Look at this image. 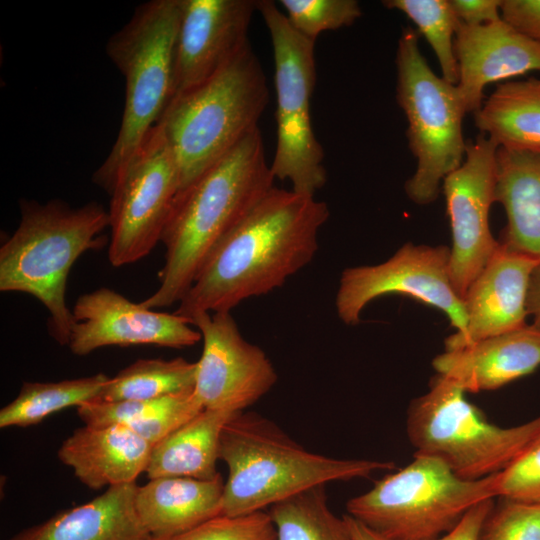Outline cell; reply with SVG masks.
Here are the masks:
<instances>
[{"instance_id": "cell-1", "label": "cell", "mask_w": 540, "mask_h": 540, "mask_svg": "<svg viewBox=\"0 0 540 540\" xmlns=\"http://www.w3.org/2000/svg\"><path fill=\"white\" fill-rule=\"evenodd\" d=\"M328 217L315 196L273 187L215 246L174 313L230 312L281 287L311 262Z\"/></svg>"}, {"instance_id": "cell-2", "label": "cell", "mask_w": 540, "mask_h": 540, "mask_svg": "<svg viewBox=\"0 0 540 540\" xmlns=\"http://www.w3.org/2000/svg\"><path fill=\"white\" fill-rule=\"evenodd\" d=\"M274 179L258 127L180 191L161 238L166 252L160 285L141 304L156 309L180 302L215 246L274 187Z\"/></svg>"}, {"instance_id": "cell-3", "label": "cell", "mask_w": 540, "mask_h": 540, "mask_svg": "<svg viewBox=\"0 0 540 540\" xmlns=\"http://www.w3.org/2000/svg\"><path fill=\"white\" fill-rule=\"evenodd\" d=\"M219 460L228 469L222 513L239 516L334 481L369 478L392 471L390 461L338 459L306 450L276 423L253 412H237L225 423Z\"/></svg>"}, {"instance_id": "cell-4", "label": "cell", "mask_w": 540, "mask_h": 540, "mask_svg": "<svg viewBox=\"0 0 540 540\" xmlns=\"http://www.w3.org/2000/svg\"><path fill=\"white\" fill-rule=\"evenodd\" d=\"M21 218L0 248V290L32 295L48 310L49 334L68 345L74 317L66 305L69 272L86 251L102 247L109 227L105 208L90 202L77 208L55 199L22 200Z\"/></svg>"}, {"instance_id": "cell-5", "label": "cell", "mask_w": 540, "mask_h": 540, "mask_svg": "<svg viewBox=\"0 0 540 540\" xmlns=\"http://www.w3.org/2000/svg\"><path fill=\"white\" fill-rule=\"evenodd\" d=\"M268 100L250 42L212 77L172 99L158 124L178 167L179 192L258 128Z\"/></svg>"}, {"instance_id": "cell-6", "label": "cell", "mask_w": 540, "mask_h": 540, "mask_svg": "<svg viewBox=\"0 0 540 540\" xmlns=\"http://www.w3.org/2000/svg\"><path fill=\"white\" fill-rule=\"evenodd\" d=\"M179 0H151L107 41L106 53L125 79L120 129L92 181L111 195L128 163L175 94Z\"/></svg>"}, {"instance_id": "cell-7", "label": "cell", "mask_w": 540, "mask_h": 540, "mask_svg": "<svg viewBox=\"0 0 540 540\" xmlns=\"http://www.w3.org/2000/svg\"><path fill=\"white\" fill-rule=\"evenodd\" d=\"M495 476L462 479L439 459L414 454L408 465L348 500L347 514L386 540H435L474 505L496 498Z\"/></svg>"}, {"instance_id": "cell-8", "label": "cell", "mask_w": 540, "mask_h": 540, "mask_svg": "<svg viewBox=\"0 0 540 540\" xmlns=\"http://www.w3.org/2000/svg\"><path fill=\"white\" fill-rule=\"evenodd\" d=\"M466 392L436 374L407 409L406 433L415 454L434 457L458 477L479 480L503 471L540 435V416L500 427Z\"/></svg>"}, {"instance_id": "cell-9", "label": "cell", "mask_w": 540, "mask_h": 540, "mask_svg": "<svg viewBox=\"0 0 540 540\" xmlns=\"http://www.w3.org/2000/svg\"><path fill=\"white\" fill-rule=\"evenodd\" d=\"M396 98L408 127V144L417 161L405 183L416 204L434 202L440 184L464 161L467 142L462 123L466 114L457 86L429 67L419 48V33L402 29L396 52Z\"/></svg>"}, {"instance_id": "cell-10", "label": "cell", "mask_w": 540, "mask_h": 540, "mask_svg": "<svg viewBox=\"0 0 540 540\" xmlns=\"http://www.w3.org/2000/svg\"><path fill=\"white\" fill-rule=\"evenodd\" d=\"M274 56L276 149L274 178L296 193L315 196L327 182L324 149L314 134L311 97L316 84L315 42L298 33L272 0H257Z\"/></svg>"}, {"instance_id": "cell-11", "label": "cell", "mask_w": 540, "mask_h": 540, "mask_svg": "<svg viewBox=\"0 0 540 540\" xmlns=\"http://www.w3.org/2000/svg\"><path fill=\"white\" fill-rule=\"evenodd\" d=\"M179 189L174 155L157 124L110 195L108 258L113 266L134 263L161 242Z\"/></svg>"}, {"instance_id": "cell-12", "label": "cell", "mask_w": 540, "mask_h": 540, "mask_svg": "<svg viewBox=\"0 0 540 540\" xmlns=\"http://www.w3.org/2000/svg\"><path fill=\"white\" fill-rule=\"evenodd\" d=\"M391 294L442 311L455 329L454 336L466 332L464 302L450 277L449 247L406 243L383 263L345 269L335 298L337 315L346 325H356L368 303Z\"/></svg>"}, {"instance_id": "cell-13", "label": "cell", "mask_w": 540, "mask_h": 540, "mask_svg": "<svg viewBox=\"0 0 540 540\" xmlns=\"http://www.w3.org/2000/svg\"><path fill=\"white\" fill-rule=\"evenodd\" d=\"M497 149L480 133L467 142L463 163L443 180L452 233L450 277L462 299L499 247L489 225L490 208L496 202Z\"/></svg>"}, {"instance_id": "cell-14", "label": "cell", "mask_w": 540, "mask_h": 540, "mask_svg": "<svg viewBox=\"0 0 540 540\" xmlns=\"http://www.w3.org/2000/svg\"><path fill=\"white\" fill-rule=\"evenodd\" d=\"M190 321L203 340L193 390L203 409L245 411L271 390L278 378L274 366L242 337L229 311L199 312Z\"/></svg>"}, {"instance_id": "cell-15", "label": "cell", "mask_w": 540, "mask_h": 540, "mask_svg": "<svg viewBox=\"0 0 540 540\" xmlns=\"http://www.w3.org/2000/svg\"><path fill=\"white\" fill-rule=\"evenodd\" d=\"M68 347L85 356L105 346L155 345L182 349L202 339L185 317L154 311L106 287L78 297Z\"/></svg>"}, {"instance_id": "cell-16", "label": "cell", "mask_w": 540, "mask_h": 540, "mask_svg": "<svg viewBox=\"0 0 540 540\" xmlns=\"http://www.w3.org/2000/svg\"><path fill=\"white\" fill-rule=\"evenodd\" d=\"M179 3L174 97L212 77L249 42V25L257 11V0Z\"/></svg>"}, {"instance_id": "cell-17", "label": "cell", "mask_w": 540, "mask_h": 540, "mask_svg": "<svg viewBox=\"0 0 540 540\" xmlns=\"http://www.w3.org/2000/svg\"><path fill=\"white\" fill-rule=\"evenodd\" d=\"M539 263V259L499 243L463 297L466 332L447 337L445 350L459 349L526 326L529 282Z\"/></svg>"}, {"instance_id": "cell-18", "label": "cell", "mask_w": 540, "mask_h": 540, "mask_svg": "<svg viewBox=\"0 0 540 540\" xmlns=\"http://www.w3.org/2000/svg\"><path fill=\"white\" fill-rule=\"evenodd\" d=\"M454 52L459 72L456 86L466 113L481 108L487 85L540 72V42L503 19L478 26L461 24Z\"/></svg>"}, {"instance_id": "cell-19", "label": "cell", "mask_w": 540, "mask_h": 540, "mask_svg": "<svg viewBox=\"0 0 540 540\" xmlns=\"http://www.w3.org/2000/svg\"><path fill=\"white\" fill-rule=\"evenodd\" d=\"M437 375L465 392L499 389L533 373L540 366V329H520L488 337L437 355Z\"/></svg>"}, {"instance_id": "cell-20", "label": "cell", "mask_w": 540, "mask_h": 540, "mask_svg": "<svg viewBox=\"0 0 540 540\" xmlns=\"http://www.w3.org/2000/svg\"><path fill=\"white\" fill-rule=\"evenodd\" d=\"M153 446L122 425L77 428L58 449V458L92 490L135 483L146 472Z\"/></svg>"}, {"instance_id": "cell-21", "label": "cell", "mask_w": 540, "mask_h": 540, "mask_svg": "<svg viewBox=\"0 0 540 540\" xmlns=\"http://www.w3.org/2000/svg\"><path fill=\"white\" fill-rule=\"evenodd\" d=\"M224 484L221 474L149 479L137 487L135 508L151 539H169L220 516Z\"/></svg>"}, {"instance_id": "cell-22", "label": "cell", "mask_w": 540, "mask_h": 540, "mask_svg": "<svg viewBox=\"0 0 540 540\" xmlns=\"http://www.w3.org/2000/svg\"><path fill=\"white\" fill-rule=\"evenodd\" d=\"M136 483L109 487L84 504L62 510L9 540H150L135 508Z\"/></svg>"}, {"instance_id": "cell-23", "label": "cell", "mask_w": 540, "mask_h": 540, "mask_svg": "<svg viewBox=\"0 0 540 540\" xmlns=\"http://www.w3.org/2000/svg\"><path fill=\"white\" fill-rule=\"evenodd\" d=\"M495 201L507 216L499 243L540 260V152L497 149Z\"/></svg>"}, {"instance_id": "cell-24", "label": "cell", "mask_w": 540, "mask_h": 540, "mask_svg": "<svg viewBox=\"0 0 540 540\" xmlns=\"http://www.w3.org/2000/svg\"><path fill=\"white\" fill-rule=\"evenodd\" d=\"M235 413L203 409L152 448L146 474L211 480L220 473L219 443L222 429Z\"/></svg>"}, {"instance_id": "cell-25", "label": "cell", "mask_w": 540, "mask_h": 540, "mask_svg": "<svg viewBox=\"0 0 540 540\" xmlns=\"http://www.w3.org/2000/svg\"><path fill=\"white\" fill-rule=\"evenodd\" d=\"M474 120L498 148L540 152V78L498 84Z\"/></svg>"}, {"instance_id": "cell-26", "label": "cell", "mask_w": 540, "mask_h": 540, "mask_svg": "<svg viewBox=\"0 0 540 540\" xmlns=\"http://www.w3.org/2000/svg\"><path fill=\"white\" fill-rule=\"evenodd\" d=\"M202 410L193 390L150 400L94 401L77 407L84 425H122L152 446Z\"/></svg>"}, {"instance_id": "cell-27", "label": "cell", "mask_w": 540, "mask_h": 540, "mask_svg": "<svg viewBox=\"0 0 540 540\" xmlns=\"http://www.w3.org/2000/svg\"><path fill=\"white\" fill-rule=\"evenodd\" d=\"M109 378L97 373L57 382H24L14 400L0 410V427L36 425L55 412L96 401Z\"/></svg>"}, {"instance_id": "cell-28", "label": "cell", "mask_w": 540, "mask_h": 540, "mask_svg": "<svg viewBox=\"0 0 540 540\" xmlns=\"http://www.w3.org/2000/svg\"><path fill=\"white\" fill-rule=\"evenodd\" d=\"M196 368V362L182 357L138 359L110 377L96 401L150 400L191 391Z\"/></svg>"}, {"instance_id": "cell-29", "label": "cell", "mask_w": 540, "mask_h": 540, "mask_svg": "<svg viewBox=\"0 0 540 540\" xmlns=\"http://www.w3.org/2000/svg\"><path fill=\"white\" fill-rule=\"evenodd\" d=\"M268 513L276 528V540H353L344 517L330 510L325 485L278 502Z\"/></svg>"}, {"instance_id": "cell-30", "label": "cell", "mask_w": 540, "mask_h": 540, "mask_svg": "<svg viewBox=\"0 0 540 540\" xmlns=\"http://www.w3.org/2000/svg\"><path fill=\"white\" fill-rule=\"evenodd\" d=\"M382 4L404 13L416 25L434 54L441 69L442 77L457 85L458 64L454 52V39L462 24L456 16L449 0H385Z\"/></svg>"}, {"instance_id": "cell-31", "label": "cell", "mask_w": 540, "mask_h": 540, "mask_svg": "<svg viewBox=\"0 0 540 540\" xmlns=\"http://www.w3.org/2000/svg\"><path fill=\"white\" fill-rule=\"evenodd\" d=\"M289 24L316 41L325 31L351 26L362 14L356 0H280Z\"/></svg>"}, {"instance_id": "cell-32", "label": "cell", "mask_w": 540, "mask_h": 540, "mask_svg": "<svg viewBox=\"0 0 540 540\" xmlns=\"http://www.w3.org/2000/svg\"><path fill=\"white\" fill-rule=\"evenodd\" d=\"M497 498L478 540H540V504Z\"/></svg>"}, {"instance_id": "cell-33", "label": "cell", "mask_w": 540, "mask_h": 540, "mask_svg": "<svg viewBox=\"0 0 540 540\" xmlns=\"http://www.w3.org/2000/svg\"><path fill=\"white\" fill-rule=\"evenodd\" d=\"M275 525L268 512L239 516L220 515L175 537L163 540H276ZM150 540H155L151 539Z\"/></svg>"}, {"instance_id": "cell-34", "label": "cell", "mask_w": 540, "mask_h": 540, "mask_svg": "<svg viewBox=\"0 0 540 540\" xmlns=\"http://www.w3.org/2000/svg\"><path fill=\"white\" fill-rule=\"evenodd\" d=\"M496 497L540 504V435L495 476Z\"/></svg>"}, {"instance_id": "cell-35", "label": "cell", "mask_w": 540, "mask_h": 540, "mask_svg": "<svg viewBox=\"0 0 540 540\" xmlns=\"http://www.w3.org/2000/svg\"><path fill=\"white\" fill-rule=\"evenodd\" d=\"M501 16L515 29L540 42V0H503Z\"/></svg>"}, {"instance_id": "cell-36", "label": "cell", "mask_w": 540, "mask_h": 540, "mask_svg": "<svg viewBox=\"0 0 540 540\" xmlns=\"http://www.w3.org/2000/svg\"><path fill=\"white\" fill-rule=\"evenodd\" d=\"M460 20L467 26H478L502 19V0H449Z\"/></svg>"}, {"instance_id": "cell-37", "label": "cell", "mask_w": 540, "mask_h": 540, "mask_svg": "<svg viewBox=\"0 0 540 540\" xmlns=\"http://www.w3.org/2000/svg\"><path fill=\"white\" fill-rule=\"evenodd\" d=\"M494 499L474 505L453 530L435 540H478L481 526L494 505Z\"/></svg>"}, {"instance_id": "cell-38", "label": "cell", "mask_w": 540, "mask_h": 540, "mask_svg": "<svg viewBox=\"0 0 540 540\" xmlns=\"http://www.w3.org/2000/svg\"><path fill=\"white\" fill-rule=\"evenodd\" d=\"M526 309L528 316L532 317V325L540 329V263L530 278Z\"/></svg>"}, {"instance_id": "cell-39", "label": "cell", "mask_w": 540, "mask_h": 540, "mask_svg": "<svg viewBox=\"0 0 540 540\" xmlns=\"http://www.w3.org/2000/svg\"><path fill=\"white\" fill-rule=\"evenodd\" d=\"M343 517L347 523L353 540H386L385 538L371 531L369 528H367L365 525H363L350 515L345 514Z\"/></svg>"}]
</instances>
